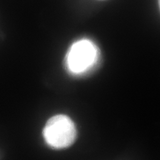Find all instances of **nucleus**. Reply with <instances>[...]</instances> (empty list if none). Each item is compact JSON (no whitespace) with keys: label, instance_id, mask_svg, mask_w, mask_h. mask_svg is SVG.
Returning <instances> with one entry per match:
<instances>
[{"label":"nucleus","instance_id":"4","mask_svg":"<svg viewBox=\"0 0 160 160\" xmlns=\"http://www.w3.org/2000/svg\"><path fill=\"white\" fill-rule=\"evenodd\" d=\"M99 1H105V0H99Z\"/></svg>","mask_w":160,"mask_h":160},{"label":"nucleus","instance_id":"3","mask_svg":"<svg viewBox=\"0 0 160 160\" xmlns=\"http://www.w3.org/2000/svg\"><path fill=\"white\" fill-rule=\"evenodd\" d=\"M158 2H159V9H160V0H158Z\"/></svg>","mask_w":160,"mask_h":160},{"label":"nucleus","instance_id":"2","mask_svg":"<svg viewBox=\"0 0 160 160\" xmlns=\"http://www.w3.org/2000/svg\"><path fill=\"white\" fill-rule=\"evenodd\" d=\"M97 57L95 45L89 40H80L71 46L68 53V67L72 73H84L95 65Z\"/></svg>","mask_w":160,"mask_h":160},{"label":"nucleus","instance_id":"1","mask_svg":"<svg viewBox=\"0 0 160 160\" xmlns=\"http://www.w3.org/2000/svg\"><path fill=\"white\" fill-rule=\"evenodd\" d=\"M48 145L53 149H64L74 143L77 128L71 118L59 114L48 120L42 131Z\"/></svg>","mask_w":160,"mask_h":160}]
</instances>
